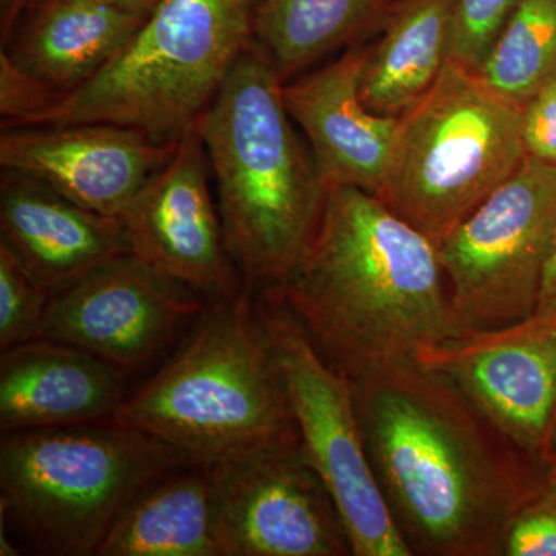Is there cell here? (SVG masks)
<instances>
[{
    "label": "cell",
    "instance_id": "obj_20",
    "mask_svg": "<svg viewBox=\"0 0 556 556\" xmlns=\"http://www.w3.org/2000/svg\"><path fill=\"white\" fill-rule=\"evenodd\" d=\"M181 470L131 501L97 556H219L211 471Z\"/></svg>",
    "mask_w": 556,
    "mask_h": 556
},
{
    "label": "cell",
    "instance_id": "obj_2",
    "mask_svg": "<svg viewBox=\"0 0 556 556\" xmlns=\"http://www.w3.org/2000/svg\"><path fill=\"white\" fill-rule=\"evenodd\" d=\"M348 379L463 334L438 244L375 193L327 189L308 251L274 285Z\"/></svg>",
    "mask_w": 556,
    "mask_h": 556
},
{
    "label": "cell",
    "instance_id": "obj_18",
    "mask_svg": "<svg viewBox=\"0 0 556 556\" xmlns=\"http://www.w3.org/2000/svg\"><path fill=\"white\" fill-rule=\"evenodd\" d=\"M144 21L100 0H30L2 50L22 72L67 93L97 75Z\"/></svg>",
    "mask_w": 556,
    "mask_h": 556
},
{
    "label": "cell",
    "instance_id": "obj_19",
    "mask_svg": "<svg viewBox=\"0 0 556 556\" xmlns=\"http://www.w3.org/2000/svg\"><path fill=\"white\" fill-rule=\"evenodd\" d=\"M453 9L455 0L391 3L362 70L361 97L371 112L402 116L434 86L450 61Z\"/></svg>",
    "mask_w": 556,
    "mask_h": 556
},
{
    "label": "cell",
    "instance_id": "obj_22",
    "mask_svg": "<svg viewBox=\"0 0 556 556\" xmlns=\"http://www.w3.org/2000/svg\"><path fill=\"white\" fill-rule=\"evenodd\" d=\"M556 73V0H519L477 75L525 108Z\"/></svg>",
    "mask_w": 556,
    "mask_h": 556
},
{
    "label": "cell",
    "instance_id": "obj_23",
    "mask_svg": "<svg viewBox=\"0 0 556 556\" xmlns=\"http://www.w3.org/2000/svg\"><path fill=\"white\" fill-rule=\"evenodd\" d=\"M51 294L0 241V353L40 339Z\"/></svg>",
    "mask_w": 556,
    "mask_h": 556
},
{
    "label": "cell",
    "instance_id": "obj_12",
    "mask_svg": "<svg viewBox=\"0 0 556 556\" xmlns=\"http://www.w3.org/2000/svg\"><path fill=\"white\" fill-rule=\"evenodd\" d=\"M190 291L135 255H123L51 294L40 339L134 371L159 356L182 321L203 309Z\"/></svg>",
    "mask_w": 556,
    "mask_h": 556
},
{
    "label": "cell",
    "instance_id": "obj_10",
    "mask_svg": "<svg viewBox=\"0 0 556 556\" xmlns=\"http://www.w3.org/2000/svg\"><path fill=\"white\" fill-rule=\"evenodd\" d=\"M208 471L219 556L353 555L345 519L302 439Z\"/></svg>",
    "mask_w": 556,
    "mask_h": 556
},
{
    "label": "cell",
    "instance_id": "obj_7",
    "mask_svg": "<svg viewBox=\"0 0 556 556\" xmlns=\"http://www.w3.org/2000/svg\"><path fill=\"white\" fill-rule=\"evenodd\" d=\"M526 156L521 105L448 61L434 86L401 116L376 195L439 244Z\"/></svg>",
    "mask_w": 556,
    "mask_h": 556
},
{
    "label": "cell",
    "instance_id": "obj_33",
    "mask_svg": "<svg viewBox=\"0 0 556 556\" xmlns=\"http://www.w3.org/2000/svg\"><path fill=\"white\" fill-rule=\"evenodd\" d=\"M552 466H554V468H556V448H555L554 463H552Z\"/></svg>",
    "mask_w": 556,
    "mask_h": 556
},
{
    "label": "cell",
    "instance_id": "obj_28",
    "mask_svg": "<svg viewBox=\"0 0 556 556\" xmlns=\"http://www.w3.org/2000/svg\"><path fill=\"white\" fill-rule=\"evenodd\" d=\"M552 311H556V236L551 257H548L546 274H544L536 313H552Z\"/></svg>",
    "mask_w": 556,
    "mask_h": 556
},
{
    "label": "cell",
    "instance_id": "obj_29",
    "mask_svg": "<svg viewBox=\"0 0 556 556\" xmlns=\"http://www.w3.org/2000/svg\"><path fill=\"white\" fill-rule=\"evenodd\" d=\"M21 16V0H0V38L2 47L13 35L16 22Z\"/></svg>",
    "mask_w": 556,
    "mask_h": 556
},
{
    "label": "cell",
    "instance_id": "obj_4",
    "mask_svg": "<svg viewBox=\"0 0 556 556\" xmlns=\"http://www.w3.org/2000/svg\"><path fill=\"white\" fill-rule=\"evenodd\" d=\"M112 422L159 438L192 467L300 441L251 288L204 311L170 361L124 397Z\"/></svg>",
    "mask_w": 556,
    "mask_h": 556
},
{
    "label": "cell",
    "instance_id": "obj_3",
    "mask_svg": "<svg viewBox=\"0 0 556 556\" xmlns=\"http://www.w3.org/2000/svg\"><path fill=\"white\" fill-rule=\"evenodd\" d=\"M285 83L257 42L195 124L217 181L223 236L248 288L281 283L308 251L327 188L292 129Z\"/></svg>",
    "mask_w": 556,
    "mask_h": 556
},
{
    "label": "cell",
    "instance_id": "obj_15",
    "mask_svg": "<svg viewBox=\"0 0 556 556\" xmlns=\"http://www.w3.org/2000/svg\"><path fill=\"white\" fill-rule=\"evenodd\" d=\"M368 47L285 83V104L308 138L325 188L350 186L378 193L386 179L401 116L378 115L362 101L361 76Z\"/></svg>",
    "mask_w": 556,
    "mask_h": 556
},
{
    "label": "cell",
    "instance_id": "obj_27",
    "mask_svg": "<svg viewBox=\"0 0 556 556\" xmlns=\"http://www.w3.org/2000/svg\"><path fill=\"white\" fill-rule=\"evenodd\" d=\"M527 155L556 166V73L522 108Z\"/></svg>",
    "mask_w": 556,
    "mask_h": 556
},
{
    "label": "cell",
    "instance_id": "obj_24",
    "mask_svg": "<svg viewBox=\"0 0 556 556\" xmlns=\"http://www.w3.org/2000/svg\"><path fill=\"white\" fill-rule=\"evenodd\" d=\"M519 0H455L450 61L478 72Z\"/></svg>",
    "mask_w": 556,
    "mask_h": 556
},
{
    "label": "cell",
    "instance_id": "obj_31",
    "mask_svg": "<svg viewBox=\"0 0 556 556\" xmlns=\"http://www.w3.org/2000/svg\"><path fill=\"white\" fill-rule=\"evenodd\" d=\"M28 2H30V0H21V13H22V10L25 9V5H27Z\"/></svg>",
    "mask_w": 556,
    "mask_h": 556
},
{
    "label": "cell",
    "instance_id": "obj_17",
    "mask_svg": "<svg viewBox=\"0 0 556 556\" xmlns=\"http://www.w3.org/2000/svg\"><path fill=\"white\" fill-rule=\"evenodd\" d=\"M127 372L78 348L36 339L0 354V430L112 422Z\"/></svg>",
    "mask_w": 556,
    "mask_h": 556
},
{
    "label": "cell",
    "instance_id": "obj_26",
    "mask_svg": "<svg viewBox=\"0 0 556 556\" xmlns=\"http://www.w3.org/2000/svg\"><path fill=\"white\" fill-rule=\"evenodd\" d=\"M58 94L39 79L22 72L5 51H0V115L3 129L17 126L28 116L46 109Z\"/></svg>",
    "mask_w": 556,
    "mask_h": 556
},
{
    "label": "cell",
    "instance_id": "obj_11",
    "mask_svg": "<svg viewBox=\"0 0 556 556\" xmlns=\"http://www.w3.org/2000/svg\"><path fill=\"white\" fill-rule=\"evenodd\" d=\"M420 367L453 383L504 434L552 466L556 448V311L500 328L466 329L420 348Z\"/></svg>",
    "mask_w": 556,
    "mask_h": 556
},
{
    "label": "cell",
    "instance_id": "obj_9",
    "mask_svg": "<svg viewBox=\"0 0 556 556\" xmlns=\"http://www.w3.org/2000/svg\"><path fill=\"white\" fill-rule=\"evenodd\" d=\"M556 236V166L518 170L438 244L464 329L500 328L536 313Z\"/></svg>",
    "mask_w": 556,
    "mask_h": 556
},
{
    "label": "cell",
    "instance_id": "obj_25",
    "mask_svg": "<svg viewBox=\"0 0 556 556\" xmlns=\"http://www.w3.org/2000/svg\"><path fill=\"white\" fill-rule=\"evenodd\" d=\"M500 556H556V468L508 519Z\"/></svg>",
    "mask_w": 556,
    "mask_h": 556
},
{
    "label": "cell",
    "instance_id": "obj_8",
    "mask_svg": "<svg viewBox=\"0 0 556 556\" xmlns=\"http://www.w3.org/2000/svg\"><path fill=\"white\" fill-rule=\"evenodd\" d=\"M303 448L350 533L354 556H412L372 475L351 380L321 353L277 287L255 300Z\"/></svg>",
    "mask_w": 556,
    "mask_h": 556
},
{
    "label": "cell",
    "instance_id": "obj_1",
    "mask_svg": "<svg viewBox=\"0 0 556 556\" xmlns=\"http://www.w3.org/2000/svg\"><path fill=\"white\" fill-rule=\"evenodd\" d=\"M369 466L412 556H500L511 515L546 481L445 376L416 362L351 380Z\"/></svg>",
    "mask_w": 556,
    "mask_h": 556
},
{
    "label": "cell",
    "instance_id": "obj_6",
    "mask_svg": "<svg viewBox=\"0 0 556 556\" xmlns=\"http://www.w3.org/2000/svg\"><path fill=\"white\" fill-rule=\"evenodd\" d=\"M185 467L177 448L115 422L7 433L0 514L42 554L97 556L131 501Z\"/></svg>",
    "mask_w": 556,
    "mask_h": 556
},
{
    "label": "cell",
    "instance_id": "obj_21",
    "mask_svg": "<svg viewBox=\"0 0 556 556\" xmlns=\"http://www.w3.org/2000/svg\"><path fill=\"white\" fill-rule=\"evenodd\" d=\"M387 13L383 0H262L254 39L287 83L328 51L382 27Z\"/></svg>",
    "mask_w": 556,
    "mask_h": 556
},
{
    "label": "cell",
    "instance_id": "obj_13",
    "mask_svg": "<svg viewBox=\"0 0 556 556\" xmlns=\"http://www.w3.org/2000/svg\"><path fill=\"white\" fill-rule=\"evenodd\" d=\"M208 177L206 148L193 127L119 218L131 255L217 302L239 294L241 287Z\"/></svg>",
    "mask_w": 556,
    "mask_h": 556
},
{
    "label": "cell",
    "instance_id": "obj_14",
    "mask_svg": "<svg viewBox=\"0 0 556 556\" xmlns=\"http://www.w3.org/2000/svg\"><path fill=\"white\" fill-rule=\"evenodd\" d=\"M178 141L159 142L108 123L13 127L0 137V166L39 179L89 211L119 217L166 166Z\"/></svg>",
    "mask_w": 556,
    "mask_h": 556
},
{
    "label": "cell",
    "instance_id": "obj_5",
    "mask_svg": "<svg viewBox=\"0 0 556 556\" xmlns=\"http://www.w3.org/2000/svg\"><path fill=\"white\" fill-rule=\"evenodd\" d=\"M260 3L164 0L97 75L14 127L108 123L178 141L254 40Z\"/></svg>",
    "mask_w": 556,
    "mask_h": 556
},
{
    "label": "cell",
    "instance_id": "obj_30",
    "mask_svg": "<svg viewBox=\"0 0 556 556\" xmlns=\"http://www.w3.org/2000/svg\"><path fill=\"white\" fill-rule=\"evenodd\" d=\"M115 9L127 11V13L138 14V16L148 17L153 13L164 0H100Z\"/></svg>",
    "mask_w": 556,
    "mask_h": 556
},
{
    "label": "cell",
    "instance_id": "obj_16",
    "mask_svg": "<svg viewBox=\"0 0 556 556\" xmlns=\"http://www.w3.org/2000/svg\"><path fill=\"white\" fill-rule=\"evenodd\" d=\"M0 241L51 292L130 254L119 217L89 211L46 182L10 170L0 185Z\"/></svg>",
    "mask_w": 556,
    "mask_h": 556
},
{
    "label": "cell",
    "instance_id": "obj_32",
    "mask_svg": "<svg viewBox=\"0 0 556 556\" xmlns=\"http://www.w3.org/2000/svg\"><path fill=\"white\" fill-rule=\"evenodd\" d=\"M383 2L387 3L388 9H390L391 3L394 2V0H383Z\"/></svg>",
    "mask_w": 556,
    "mask_h": 556
}]
</instances>
